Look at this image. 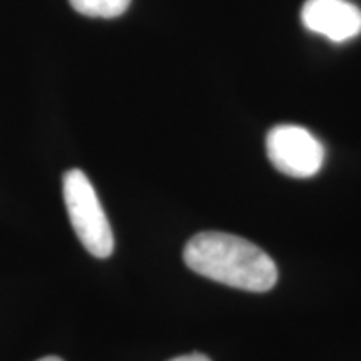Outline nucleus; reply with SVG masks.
I'll return each instance as SVG.
<instances>
[{
  "label": "nucleus",
  "mask_w": 361,
  "mask_h": 361,
  "mask_svg": "<svg viewBox=\"0 0 361 361\" xmlns=\"http://www.w3.org/2000/svg\"><path fill=\"white\" fill-rule=\"evenodd\" d=\"M183 256L194 273L238 290L264 293L278 281V268L271 256L234 234H196L184 247Z\"/></svg>",
  "instance_id": "f257e3e1"
},
{
  "label": "nucleus",
  "mask_w": 361,
  "mask_h": 361,
  "mask_svg": "<svg viewBox=\"0 0 361 361\" xmlns=\"http://www.w3.org/2000/svg\"><path fill=\"white\" fill-rule=\"evenodd\" d=\"M69 4L82 16L114 19L128 11L130 0H69Z\"/></svg>",
  "instance_id": "39448f33"
},
{
  "label": "nucleus",
  "mask_w": 361,
  "mask_h": 361,
  "mask_svg": "<svg viewBox=\"0 0 361 361\" xmlns=\"http://www.w3.org/2000/svg\"><path fill=\"white\" fill-rule=\"evenodd\" d=\"M37 361H64V360H61L59 356H44V358H40Z\"/></svg>",
  "instance_id": "0eeeda50"
},
{
  "label": "nucleus",
  "mask_w": 361,
  "mask_h": 361,
  "mask_svg": "<svg viewBox=\"0 0 361 361\" xmlns=\"http://www.w3.org/2000/svg\"><path fill=\"white\" fill-rule=\"evenodd\" d=\"M266 151L271 164L291 178H313L324 162L323 144L301 126L281 124L271 129Z\"/></svg>",
  "instance_id": "7ed1b4c3"
},
{
  "label": "nucleus",
  "mask_w": 361,
  "mask_h": 361,
  "mask_svg": "<svg viewBox=\"0 0 361 361\" xmlns=\"http://www.w3.org/2000/svg\"><path fill=\"white\" fill-rule=\"evenodd\" d=\"M64 201L72 228L82 246L96 258H109L114 251L111 224L96 189L80 169H71L64 174Z\"/></svg>",
  "instance_id": "f03ea898"
},
{
  "label": "nucleus",
  "mask_w": 361,
  "mask_h": 361,
  "mask_svg": "<svg viewBox=\"0 0 361 361\" xmlns=\"http://www.w3.org/2000/svg\"><path fill=\"white\" fill-rule=\"evenodd\" d=\"M169 361H211L207 358L206 355H201V353H191V355H183V356H178V358H173Z\"/></svg>",
  "instance_id": "423d86ee"
},
{
  "label": "nucleus",
  "mask_w": 361,
  "mask_h": 361,
  "mask_svg": "<svg viewBox=\"0 0 361 361\" xmlns=\"http://www.w3.org/2000/svg\"><path fill=\"white\" fill-rule=\"evenodd\" d=\"M301 20L310 32L331 42H346L361 34V11L348 0H306Z\"/></svg>",
  "instance_id": "20e7f679"
}]
</instances>
